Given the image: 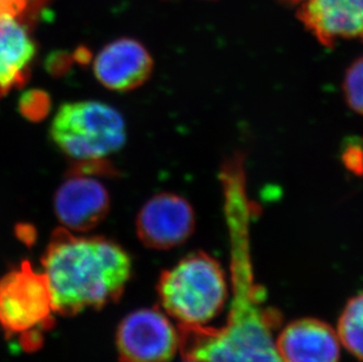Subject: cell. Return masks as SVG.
<instances>
[{"mask_svg":"<svg viewBox=\"0 0 363 362\" xmlns=\"http://www.w3.org/2000/svg\"><path fill=\"white\" fill-rule=\"evenodd\" d=\"M234 300L223 327L179 325V351L189 362H282L277 347L282 315L264 302L245 248L234 253Z\"/></svg>","mask_w":363,"mask_h":362,"instance_id":"1","label":"cell"},{"mask_svg":"<svg viewBox=\"0 0 363 362\" xmlns=\"http://www.w3.org/2000/svg\"><path fill=\"white\" fill-rule=\"evenodd\" d=\"M53 312L65 317L117 302L132 272L123 247L101 236H73L57 229L43 256Z\"/></svg>","mask_w":363,"mask_h":362,"instance_id":"2","label":"cell"},{"mask_svg":"<svg viewBox=\"0 0 363 362\" xmlns=\"http://www.w3.org/2000/svg\"><path fill=\"white\" fill-rule=\"evenodd\" d=\"M157 290L164 311L184 326H207L230 294L221 263L205 252L189 254L164 270Z\"/></svg>","mask_w":363,"mask_h":362,"instance_id":"3","label":"cell"},{"mask_svg":"<svg viewBox=\"0 0 363 362\" xmlns=\"http://www.w3.org/2000/svg\"><path fill=\"white\" fill-rule=\"evenodd\" d=\"M50 133L55 144L77 163L104 160L126 143V124L114 107L82 100L59 107Z\"/></svg>","mask_w":363,"mask_h":362,"instance_id":"4","label":"cell"},{"mask_svg":"<svg viewBox=\"0 0 363 362\" xmlns=\"http://www.w3.org/2000/svg\"><path fill=\"white\" fill-rule=\"evenodd\" d=\"M52 312L48 277L35 273L28 261L0 280V325L7 335L21 334L24 349L41 345L38 331L53 325Z\"/></svg>","mask_w":363,"mask_h":362,"instance_id":"5","label":"cell"},{"mask_svg":"<svg viewBox=\"0 0 363 362\" xmlns=\"http://www.w3.org/2000/svg\"><path fill=\"white\" fill-rule=\"evenodd\" d=\"M179 331L158 308L127 315L117 331L121 362H171L179 351Z\"/></svg>","mask_w":363,"mask_h":362,"instance_id":"6","label":"cell"},{"mask_svg":"<svg viewBox=\"0 0 363 362\" xmlns=\"http://www.w3.org/2000/svg\"><path fill=\"white\" fill-rule=\"evenodd\" d=\"M138 238L145 246L166 251L180 246L196 229V212L187 199L175 193H159L145 202L138 214Z\"/></svg>","mask_w":363,"mask_h":362,"instance_id":"7","label":"cell"},{"mask_svg":"<svg viewBox=\"0 0 363 362\" xmlns=\"http://www.w3.org/2000/svg\"><path fill=\"white\" fill-rule=\"evenodd\" d=\"M296 17L325 48L363 41V0H302Z\"/></svg>","mask_w":363,"mask_h":362,"instance_id":"8","label":"cell"},{"mask_svg":"<svg viewBox=\"0 0 363 362\" xmlns=\"http://www.w3.org/2000/svg\"><path fill=\"white\" fill-rule=\"evenodd\" d=\"M110 207L106 187L91 175L71 173L55 192V216L66 229L77 232L96 227L106 218Z\"/></svg>","mask_w":363,"mask_h":362,"instance_id":"9","label":"cell"},{"mask_svg":"<svg viewBox=\"0 0 363 362\" xmlns=\"http://www.w3.org/2000/svg\"><path fill=\"white\" fill-rule=\"evenodd\" d=\"M153 58L140 41L121 38L107 44L93 62V72L106 89L127 92L144 85L153 72Z\"/></svg>","mask_w":363,"mask_h":362,"instance_id":"10","label":"cell"},{"mask_svg":"<svg viewBox=\"0 0 363 362\" xmlns=\"http://www.w3.org/2000/svg\"><path fill=\"white\" fill-rule=\"evenodd\" d=\"M277 347L282 362H339L341 342L327 322L302 318L280 328Z\"/></svg>","mask_w":363,"mask_h":362,"instance_id":"11","label":"cell"},{"mask_svg":"<svg viewBox=\"0 0 363 362\" xmlns=\"http://www.w3.org/2000/svg\"><path fill=\"white\" fill-rule=\"evenodd\" d=\"M35 52V41L21 19L0 14V98L24 85Z\"/></svg>","mask_w":363,"mask_h":362,"instance_id":"12","label":"cell"},{"mask_svg":"<svg viewBox=\"0 0 363 362\" xmlns=\"http://www.w3.org/2000/svg\"><path fill=\"white\" fill-rule=\"evenodd\" d=\"M336 333L341 345L363 361V293L348 300L340 315Z\"/></svg>","mask_w":363,"mask_h":362,"instance_id":"13","label":"cell"},{"mask_svg":"<svg viewBox=\"0 0 363 362\" xmlns=\"http://www.w3.org/2000/svg\"><path fill=\"white\" fill-rule=\"evenodd\" d=\"M343 96L354 112L363 116V55L346 70L342 82Z\"/></svg>","mask_w":363,"mask_h":362,"instance_id":"14","label":"cell"},{"mask_svg":"<svg viewBox=\"0 0 363 362\" xmlns=\"http://www.w3.org/2000/svg\"><path fill=\"white\" fill-rule=\"evenodd\" d=\"M21 109L28 119L40 120L50 109V100L45 93L31 91L21 98Z\"/></svg>","mask_w":363,"mask_h":362,"instance_id":"15","label":"cell"},{"mask_svg":"<svg viewBox=\"0 0 363 362\" xmlns=\"http://www.w3.org/2000/svg\"><path fill=\"white\" fill-rule=\"evenodd\" d=\"M35 9V0H0V14L21 18Z\"/></svg>","mask_w":363,"mask_h":362,"instance_id":"16","label":"cell"},{"mask_svg":"<svg viewBox=\"0 0 363 362\" xmlns=\"http://www.w3.org/2000/svg\"><path fill=\"white\" fill-rule=\"evenodd\" d=\"M284 1H291V4H300L301 3L302 0H284Z\"/></svg>","mask_w":363,"mask_h":362,"instance_id":"17","label":"cell"},{"mask_svg":"<svg viewBox=\"0 0 363 362\" xmlns=\"http://www.w3.org/2000/svg\"><path fill=\"white\" fill-rule=\"evenodd\" d=\"M185 362H189V361H185Z\"/></svg>","mask_w":363,"mask_h":362,"instance_id":"18","label":"cell"}]
</instances>
